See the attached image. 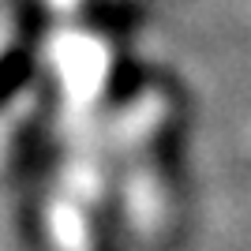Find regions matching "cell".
Segmentation results:
<instances>
[{
  "instance_id": "1",
  "label": "cell",
  "mask_w": 251,
  "mask_h": 251,
  "mask_svg": "<svg viewBox=\"0 0 251 251\" xmlns=\"http://www.w3.org/2000/svg\"><path fill=\"white\" fill-rule=\"evenodd\" d=\"M30 79V52L11 49L0 56V105L8 101L15 90H23V83Z\"/></svg>"
}]
</instances>
